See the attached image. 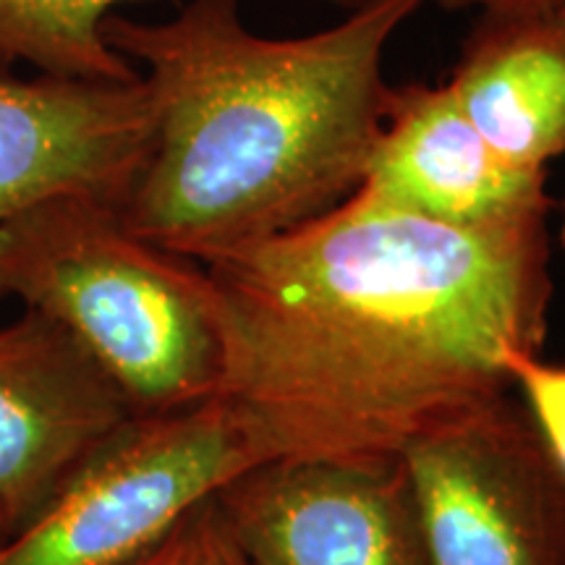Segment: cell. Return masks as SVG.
<instances>
[{"label":"cell","instance_id":"cell-1","mask_svg":"<svg viewBox=\"0 0 565 565\" xmlns=\"http://www.w3.org/2000/svg\"><path fill=\"white\" fill-rule=\"evenodd\" d=\"M223 330L221 398L259 461L393 463L445 416L511 391L540 353L547 217L454 228L353 194L200 263Z\"/></svg>","mask_w":565,"mask_h":565},{"label":"cell","instance_id":"cell-2","mask_svg":"<svg viewBox=\"0 0 565 565\" xmlns=\"http://www.w3.org/2000/svg\"><path fill=\"white\" fill-rule=\"evenodd\" d=\"M424 0H364L307 38H259L238 0H189L160 24L110 13L103 40L145 63L152 141L126 228L202 259L351 200L385 121V47Z\"/></svg>","mask_w":565,"mask_h":565},{"label":"cell","instance_id":"cell-3","mask_svg":"<svg viewBox=\"0 0 565 565\" xmlns=\"http://www.w3.org/2000/svg\"><path fill=\"white\" fill-rule=\"evenodd\" d=\"M0 301L68 330L134 416L221 395L223 330L207 273L131 233L118 204L58 194L0 223Z\"/></svg>","mask_w":565,"mask_h":565},{"label":"cell","instance_id":"cell-4","mask_svg":"<svg viewBox=\"0 0 565 565\" xmlns=\"http://www.w3.org/2000/svg\"><path fill=\"white\" fill-rule=\"evenodd\" d=\"M259 461L228 401L131 416L0 545V565H131L175 521Z\"/></svg>","mask_w":565,"mask_h":565},{"label":"cell","instance_id":"cell-5","mask_svg":"<svg viewBox=\"0 0 565 565\" xmlns=\"http://www.w3.org/2000/svg\"><path fill=\"white\" fill-rule=\"evenodd\" d=\"M429 565H565V475L511 391L401 450Z\"/></svg>","mask_w":565,"mask_h":565},{"label":"cell","instance_id":"cell-6","mask_svg":"<svg viewBox=\"0 0 565 565\" xmlns=\"http://www.w3.org/2000/svg\"><path fill=\"white\" fill-rule=\"evenodd\" d=\"M215 503L252 565H429L398 461L257 463Z\"/></svg>","mask_w":565,"mask_h":565},{"label":"cell","instance_id":"cell-7","mask_svg":"<svg viewBox=\"0 0 565 565\" xmlns=\"http://www.w3.org/2000/svg\"><path fill=\"white\" fill-rule=\"evenodd\" d=\"M131 416L108 374L51 317L24 309L0 324V515L11 534Z\"/></svg>","mask_w":565,"mask_h":565},{"label":"cell","instance_id":"cell-8","mask_svg":"<svg viewBox=\"0 0 565 565\" xmlns=\"http://www.w3.org/2000/svg\"><path fill=\"white\" fill-rule=\"evenodd\" d=\"M152 141L145 79L0 74V223L58 194L121 207Z\"/></svg>","mask_w":565,"mask_h":565},{"label":"cell","instance_id":"cell-9","mask_svg":"<svg viewBox=\"0 0 565 565\" xmlns=\"http://www.w3.org/2000/svg\"><path fill=\"white\" fill-rule=\"evenodd\" d=\"M547 171L513 166L482 137L448 84L391 87L385 121L353 194L454 228L547 217Z\"/></svg>","mask_w":565,"mask_h":565},{"label":"cell","instance_id":"cell-10","mask_svg":"<svg viewBox=\"0 0 565 565\" xmlns=\"http://www.w3.org/2000/svg\"><path fill=\"white\" fill-rule=\"evenodd\" d=\"M445 84L508 162L547 171L565 154V6L484 11Z\"/></svg>","mask_w":565,"mask_h":565},{"label":"cell","instance_id":"cell-11","mask_svg":"<svg viewBox=\"0 0 565 565\" xmlns=\"http://www.w3.org/2000/svg\"><path fill=\"white\" fill-rule=\"evenodd\" d=\"M131 0H0V74L30 63L40 74L134 82L139 71L103 40V21Z\"/></svg>","mask_w":565,"mask_h":565},{"label":"cell","instance_id":"cell-12","mask_svg":"<svg viewBox=\"0 0 565 565\" xmlns=\"http://www.w3.org/2000/svg\"><path fill=\"white\" fill-rule=\"evenodd\" d=\"M131 565H252L225 524L215 494L175 521L158 545Z\"/></svg>","mask_w":565,"mask_h":565},{"label":"cell","instance_id":"cell-13","mask_svg":"<svg viewBox=\"0 0 565 565\" xmlns=\"http://www.w3.org/2000/svg\"><path fill=\"white\" fill-rule=\"evenodd\" d=\"M505 372L524 395L536 433L565 475V364L545 362L532 351H515L508 356Z\"/></svg>","mask_w":565,"mask_h":565},{"label":"cell","instance_id":"cell-14","mask_svg":"<svg viewBox=\"0 0 565 565\" xmlns=\"http://www.w3.org/2000/svg\"><path fill=\"white\" fill-rule=\"evenodd\" d=\"M445 9H479V11H532V9H557L565 0H437Z\"/></svg>","mask_w":565,"mask_h":565},{"label":"cell","instance_id":"cell-15","mask_svg":"<svg viewBox=\"0 0 565 565\" xmlns=\"http://www.w3.org/2000/svg\"><path fill=\"white\" fill-rule=\"evenodd\" d=\"M9 536H11V526L6 524V519H3V515H0V545H3V542L9 540Z\"/></svg>","mask_w":565,"mask_h":565},{"label":"cell","instance_id":"cell-16","mask_svg":"<svg viewBox=\"0 0 565 565\" xmlns=\"http://www.w3.org/2000/svg\"><path fill=\"white\" fill-rule=\"evenodd\" d=\"M561 244L565 249V202H563V221H561Z\"/></svg>","mask_w":565,"mask_h":565}]
</instances>
